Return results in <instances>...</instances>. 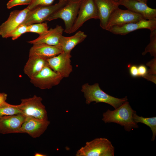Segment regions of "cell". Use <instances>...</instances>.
<instances>
[{
	"label": "cell",
	"mask_w": 156,
	"mask_h": 156,
	"mask_svg": "<svg viewBox=\"0 0 156 156\" xmlns=\"http://www.w3.org/2000/svg\"><path fill=\"white\" fill-rule=\"evenodd\" d=\"M135 112L127 101L114 110L108 109L104 112L102 120L105 123L119 124L123 126L126 131L129 132L133 128L138 127L137 123L133 119V115Z\"/></svg>",
	"instance_id": "1"
},
{
	"label": "cell",
	"mask_w": 156,
	"mask_h": 156,
	"mask_svg": "<svg viewBox=\"0 0 156 156\" xmlns=\"http://www.w3.org/2000/svg\"><path fill=\"white\" fill-rule=\"evenodd\" d=\"M81 91L83 93L87 104L93 102H95V103H104L116 109L128 100L127 96L119 99L107 94L101 89L98 83L92 85H90L88 83H85L82 86Z\"/></svg>",
	"instance_id": "2"
},
{
	"label": "cell",
	"mask_w": 156,
	"mask_h": 156,
	"mask_svg": "<svg viewBox=\"0 0 156 156\" xmlns=\"http://www.w3.org/2000/svg\"><path fill=\"white\" fill-rule=\"evenodd\" d=\"M114 147L111 142L106 138H96L87 142L78 150L76 156H114Z\"/></svg>",
	"instance_id": "3"
},
{
	"label": "cell",
	"mask_w": 156,
	"mask_h": 156,
	"mask_svg": "<svg viewBox=\"0 0 156 156\" xmlns=\"http://www.w3.org/2000/svg\"><path fill=\"white\" fill-rule=\"evenodd\" d=\"M82 0H70L64 6L59 9L47 19L50 21L58 18L62 20L65 28L64 31L71 34V31L77 16Z\"/></svg>",
	"instance_id": "4"
},
{
	"label": "cell",
	"mask_w": 156,
	"mask_h": 156,
	"mask_svg": "<svg viewBox=\"0 0 156 156\" xmlns=\"http://www.w3.org/2000/svg\"><path fill=\"white\" fill-rule=\"evenodd\" d=\"M42 98L36 95L28 98L22 99L18 105L21 114L26 117L48 120L47 112L42 102Z\"/></svg>",
	"instance_id": "5"
},
{
	"label": "cell",
	"mask_w": 156,
	"mask_h": 156,
	"mask_svg": "<svg viewBox=\"0 0 156 156\" xmlns=\"http://www.w3.org/2000/svg\"><path fill=\"white\" fill-rule=\"evenodd\" d=\"M67 2L59 1L54 5H39L30 10L22 24L27 25L43 22L53 13L64 6Z\"/></svg>",
	"instance_id": "6"
},
{
	"label": "cell",
	"mask_w": 156,
	"mask_h": 156,
	"mask_svg": "<svg viewBox=\"0 0 156 156\" xmlns=\"http://www.w3.org/2000/svg\"><path fill=\"white\" fill-rule=\"evenodd\" d=\"M63 78L47 66L36 75L30 79V81L35 87L44 90L51 89L58 85Z\"/></svg>",
	"instance_id": "7"
},
{
	"label": "cell",
	"mask_w": 156,
	"mask_h": 156,
	"mask_svg": "<svg viewBox=\"0 0 156 156\" xmlns=\"http://www.w3.org/2000/svg\"><path fill=\"white\" fill-rule=\"evenodd\" d=\"M92 18L99 19L98 10L94 0H82L71 34L77 31L87 21Z\"/></svg>",
	"instance_id": "8"
},
{
	"label": "cell",
	"mask_w": 156,
	"mask_h": 156,
	"mask_svg": "<svg viewBox=\"0 0 156 156\" xmlns=\"http://www.w3.org/2000/svg\"><path fill=\"white\" fill-rule=\"evenodd\" d=\"M30 10L27 7L22 10L11 11L7 20L0 26V35L2 37H10L13 31L24 22Z\"/></svg>",
	"instance_id": "9"
},
{
	"label": "cell",
	"mask_w": 156,
	"mask_h": 156,
	"mask_svg": "<svg viewBox=\"0 0 156 156\" xmlns=\"http://www.w3.org/2000/svg\"><path fill=\"white\" fill-rule=\"evenodd\" d=\"M71 53L63 51L47 59L48 66L63 78L68 77L73 71Z\"/></svg>",
	"instance_id": "10"
},
{
	"label": "cell",
	"mask_w": 156,
	"mask_h": 156,
	"mask_svg": "<svg viewBox=\"0 0 156 156\" xmlns=\"http://www.w3.org/2000/svg\"><path fill=\"white\" fill-rule=\"evenodd\" d=\"M145 19L141 15L128 9L123 10L119 8L112 13L109 20L105 30L111 27L125 24L136 22Z\"/></svg>",
	"instance_id": "11"
},
{
	"label": "cell",
	"mask_w": 156,
	"mask_h": 156,
	"mask_svg": "<svg viewBox=\"0 0 156 156\" xmlns=\"http://www.w3.org/2000/svg\"><path fill=\"white\" fill-rule=\"evenodd\" d=\"M50 124L48 120L27 116L21 128V133H26L33 138L40 137L47 129Z\"/></svg>",
	"instance_id": "12"
},
{
	"label": "cell",
	"mask_w": 156,
	"mask_h": 156,
	"mask_svg": "<svg viewBox=\"0 0 156 156\" xmlns=\"http://www.w3.org/2000/svg\"><path fill=\"white\" fill-rule=\"evenodd\" d=\"M147 29L150 31L156 29V19H143L139 21L113 27L108 31L116 35H124L134 31Z\"/></svg>",
	"instance_id": "13"
},
{
	"label": "cell",
	"mask_w": 156,
	"mask_h": 156,
	"mask_svg": "<svg viewBox=\"0 0 156 156\" xmlns=\"http://www.w3.org/2000/svg\"><path fill=\"white\" fill-rule=\"evenodd\" d=\"M26 116L21 114L0 118V133L3 134L21 133V128Z\"/></svg>",
	"instance_id": "14"
},
{
	"label": "cell",
	"mask_w": 156,
	"mask_h": 156,
	"mask_svg": "<svg viewBox=\"0 0 156 156\" xmlns=\"http://www.w3.org/2000/svg\"><path fill=\"white\" fill-rule=\"evenodd\" d=\"M118 2L120 5L141 15L146 20L156 19V9L149 7L147 4L137 0H118Z\"/></svg>",
	"instance_id": "15"
},
{
	"label": "cell",
	"mask_w": 156,
	"mask_h": 156,
	"mask_svg": "<svg viewBox=\"0 0 156 156\" xmlns=\"http://www.w3.org/2000/svg\"><path fill=\"white\" fill-rule=\"evenodd\" d=\"M98 10L100 26L105 30L112 13L120 5L114 0H94Z\"/></svg>",
	"instance_id": "16"
},
{
	"label": "cell",
	"mask_w": 156,
	"mask_h": 156,
	"mask_svg": "<svg viewBox=\"0 0 156 156\" xmlns=\"http://www.w3.org/2000/svg\"><path fill=\"white\" fill-rule=\"evenodd\" d=\"M64 31L62 27L57 25L54 28L48 29L36 39L27 42L33 44L42 43L51 45H60L61 38Z\"/></svg>",
	"instance_id": "17"
},
{
	"label": "cell",
	"mask_w": 156,
	"mask_h": 156,
	"mask_svg": "<svg viewBox=\"0 0 156 156\" xmlns=\"http://www.w3.org/2000/svg\"><path fill=\"white\" fill-rule=\"evenodd\" d=\"M29 58L24 66V73L31 79L48 66L47 59L36 54H29Z\"/></svg>",
	"instance_id": "18"
},
{
	"label": "cell",
	"mask_w": 156,
	"mask_h": 156,
	"mask_svg": "<svg viewBox=\"0 0 156 156\" xmlns=\"http://www.w3.org/2000/svg\"><path fill=\"white\" fill-rule=\"evenodd\" d=\"M62 52L60 45L38 43L33 44L29 50V54H36L47 59L55 56Z\"/></svg>",
	"instance_id": "19"
},
{
	"label": "cell",
	"mask_w": 156,
	"mask_h": 156,
	"mask_svg": "<svg viewBox=\"0 0 156 156\" xmlns=\"http://www.w3.org/2000/svg\"><path fill=\"white\" fill-rule=\"evenodd\" d=\"M87 37V35L80 30L71 36L67 37L62 35L60 39V45L63 51L71 53L73 49L83 42Z\"/></svg>",
	"instance_id": "20"
},
{
	"label": "cell",
	"mask_w": 156,
	"mask_h": 156,
	"mask_svg": "<svg viewBox=\"0 0 156 156\" xmlns=\"http://www.w3.org/2000/svg\"><path fill=\"white\" fill-rule=\"evenodd\" d=\"M133 119L136 123H141L148 126L151 128L153 133L151 141H153L156 135V117L145 118L139 116L134 113L133 115Z\"/></svg>",
	"instance_id": "21"
},
{
	"label": "cell",
	"mask_w": 156,
	"mask_h": 156,
	"mask_svg": "<svg viewBox=\"0 0 156 156\" xmlns=\"http://www.w3.org/2000/svg\"><path fill=\"white\" fill-rule=\"evenodd\" d=\"M21 114L18 105H14L6 102L0 105V118L4 116Z\"/></svg>",
	"instance_id": "22"
},
{
	"label": "cell",
	"mask_w": 156,
	"mask_h": 156,
	"mask_svg": "<svg viewBox=\"0 0 156 156\" xmlns=\"http://www.w3.org/2000/svg\"><path fill=\"white\" fill-rule=\"evenodd\" d=\"M150 31V42L145 48L142 55H144L147 52H149L155 57L156 55V29Z\"/></svg>",
	"instance_id": "23"
},
{
	"label": "cell",
	"mask_w": 156,
	"mask_h": 156,
	"mask_svg": "<svg viewBox=\"0 0 156 156\" xmlns=\"http://www.w3.org/2000/svg\"><path fill=\"white\" fill-rule=\"evenodd\" d=\"M28 26V32H33L42 34L49 29L47 23L45 22L36 23Z\"/></svg>",
	"instance_id": "24"
},
{
	"label": "cell",
	"mask_w": 156,
	"mask_h": 156,
	"mask_svg": "<svg viewBox=\"0 0 156 156\" xmlns=\"http://www.w3.org/2000/svg\"><path fill=\"white\" fill-rule=\"evenodd\" d=\"M28 32V26L22 24L14 29L10 34V37L13 40L19 38L21 35Z\"/></svg>",
	"instance_id": "25"
},
{
	"label": "cell",
	"mask_w": 156,
	"mask_h": 156,
	"mask_svg": "<svg viewBox=\"0 0 156 156\" xmlns=\"http://www.w3.org/2000/svg\"><path fill=\"white\" fill-rule=\"evenodd\" d=\"M54 0H33L27 6L30 10L39 5H49L52 4Z\"/></svg>",
	"instance_id": "26"
},
{
	"label": "cell",
	"mask_w": 156,
	"mask_h": 156,
	"mask_svg": "<svg viewBox=\"0 0 156 156\" xmlns=\"http://www.w3.org/2000/svg\"><path fill=\"white\" fill-rule=\"evenodd\" d=\"M33 0H10L6 4L7 8L10 9L14 6L23 5H29Z\"/></svg>",
	"instance_id": "27"
},
{
	"label": "cell",
	"mask_w": 156,
	"mask_h": 156,
	"mask_svg": "<svg viewBox=\"0 0 156 156\" xmlns=\"http://www.w3.org/2000/svg\"><path fill=\"white\" fill-rule=\"evenodd\" d=\"M138 68L139 77L145 78L148 73L147 67L144 64H141L138 66Z\"/></svg>",
	"instance_id": "28"
},
{
	"label": "cell",
	"mask_w": 156,
	"mask_h": 156,
	"mask_svg": "<svg viewBox=\"0 0 156 156\" xmlns=\"http://www.w3.org/2000/svg\"><path fill=\"white\" fill-rule=\"evenodd\" d=\"M129 73L131 76L133 78L139 77L138 66L135 64L129 65Z\"/></svg>",
	"instance_id": "29"
},
{
	"label": "cell",
	"mask_w": 156,
	"mask_h": 156,
	"mask_svg": "<svg viewBox=\"0 0 156 156\" xmlns=\"http://www.w3.org/2000/svg\"><path fill=\"white\" fill-rule=\"evenodd\" d=\"M151 62L148 63L147 64V66H149L151 67V69L148 70V73H149V74H154V75L156 74V57L151 61Z\"/></svg>",
	"instance_id": "30"
},
{
	"label": "cell",
	"mask_w": 156,
	"mask_h": 156,
	"mask_svg": "<svg viewBox=\"0 0 156 156\" xmlns=\"http://www.w3.org/2000/svg\"><path fill=\"white\" fill-rule=\"evenodd\" d=\"M7 94L4 93H0V105L6 102Z\"/></svg>",
	"instance_id": "31"
},
{
	"label": "cell",
	"mask_w": 156,
	"mask_h": 156,
	"mask_svg": "<svg viewBox=\"0 0 156 156\" xmlns=\"http://www.w3.org/2000/svg\"><path fill=\"white\" fill-rule=\"evenodd\" d=\"M34 156H46L45 155L41 154V153H36L34 155Z\"/></svg>",
	"instance_id": "32"
},
{
	"label": "cell",
	"mask_w": 156,
	"mask_h": 156,
	"mask_svg": "<svg viewBox=\"0 0 156 156\" xmlns=\"http://www.w3.org/2000/svg\"><path fill=\"white\" fill-rule=\"evenodd\" d=\"M139 1L145 3L147 4L148 0H137Z\"/></svg>",
	"instance_id": "33"
},
{
	"label": "cell",
	"mask_w": 156,
	"mask_h": 156,
	"mask_svg": "<svg viewBox=\"0 0 156 156\" xmlns=\"http://www.w3.org/2000/svg\"><path fill=\"white\" fill-rule=\"evenodd\" d=\"M70 0H59V1L62 2H67Z\"/></svg>",
	"instance_id": "34"
},
{
	"label": "cell",
	"mask_w": 156,
	"mask_h": 156,
	"mask_svg": "<svg viewBox=\"0 0 156 156\" xmlns=\"http://www.w3.org/2000/svg\"><path fill=\"white\" fill-rule=\"evenodd\" d=\"M115 1L118 2V0H114Z\"/></svg>",
	"instance_id": "35"
}]
</instances>
